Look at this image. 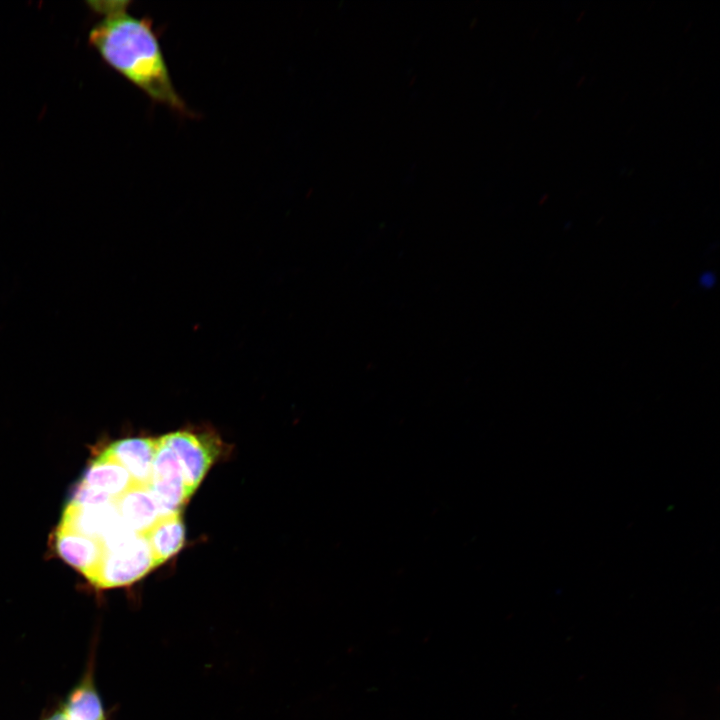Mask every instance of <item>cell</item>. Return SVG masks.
Wrapping results in <instances>:
<instances>
[{"instance_id":"9c48e42d","label":"cell","mask_w":720,"mask_h":720,"mask_svg":"<svg viewBox=\"0 0 720 720\" xmlns=\"http://www.w3.org/2000/svg\"><path fill=\"white\" fill-rule=\"evenodd\" d=\"M699 283H700L701 287H703L705 289H710L716 283V276L711 271H705L701 274V276L699 278Z\"/></svg>"},{"instance_id":"52a82bcc","label":"cell","mask_w":720,"mask_h":720,"mask_svg":"<svg viewBox=\"0 0 720 720\" xmlns=\"http://www.w3.org/2000/svg\"><path fill=\"white\" fill-rule=\"evenodd\" d=\"M158 567L177 554L185 543V526L181 513L161 516L143 534Z\"/></svg>"},{"instance_id":"5b68a950","label":"cell","mask_w":720,"mask_h":720,"mask_svg":"<svg viewBox=\"0 0 720 720\" xmlns=\"http://www.w3.org/2000/svg\"><path fill=\"white\" fill-rule=\"evenodd\" d=\"M107 498L122 527L135 534L143 535L160 518L157 504L147 485L134 482L122 494Z\"/></svg>"},{"instance_id":"ba28073f","label":"cell","mask_w":720,"mask_h":720,"mask_svg":"<svg viewBox=\"0 0 720 720\" xmlns=\"http://www.w3.org/2000/svg\"><path fill=\"white\" fill-rule=\"evenodd\" d=\"M62 712L68 720H105L99 696L89 684L71 693Z\"/></svg>"},{"instance_id":"6da1fadb","label":"cell","mask_w":720,"mask_h":720,"mask_svg":"<svg viewBox=\"0 0 720 720\" xmlns=\"http://www.w3.org/2000/svg\"><path fill=\"white\" fill-rule=\"evenodd\" d=\"M131 4L126 0L87 2L100 17L89 31L90 46L111 69L153 103L192 117L193 113L173 84L153 20L131 14Z\"/></svg>"},{"instance_id":"30bf717a","label":"cell","mask_w":720,"mask_h":720,"mask_svg":"<svg viewBox=\"0 0 720 720\" xmlns=\"http://www.w3.org/2000/svg\"><path fill=\"white\" fill-rule=\"evenodd\" d=\"M46 720H68V718L65 716V714L63 712H57V713H54L49 718H47Z\"/></svg>"},{"instance_id":"3957f363","label":"cell","mask_w":720,"mask_h":720,"mask_svg":"<svg viewBox=\"0 0 720 720\" xmlns=\"http://www.w3.org/2000/svg\"><path fill=\"white\" fill-rule=\"evenodd\" d=\"M148 488L157 504L160 517L181 513L190 499L180 464L173 451L157 438Z\"/></svg>"},{"instance_id":"277c9868","label":"cell","mask_w":720,"mask_h":720,"mask_svg":"<svg viewBox=\"0 0 720 720\" xmlns=\"http://www.w3.org/2000/svg\"><path fill=\"white\" fill-rule=\"evenodd\" d=\"M159 438L175 454L192 496L219 454L217 440L189 431L172 432Z\"/></svg>"},{"instance_id":"8992f818","label":"cell","mask_w":720,"mask_h":720,"mask_svg":"<svg viewBox=\"0 0 720 720\" xmlns=\"http://www.w3.org/2000/svg\"><path fill=\"white\" fill-rule=\"evenodd\" d=\"M157 448V438H126L111 443L105 449L130 474L133 481L148 485Z\"/></svg>"},{"instance_id":"7a4b0ae2","label":"cell","mask_w":720,"mask_h":720,"mask_svg":"<svg viewBox=\"0 0 720 720\" xmlns=\"http://www.w3.org/2000/svg\"><path fill=\"white\" fill-rule=\"evenodd\" d=\"M156 567L147 540L135 534L106 550L87 579L97 588L123 587L140 580Z\"/></svg>"}]
</instances>
